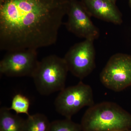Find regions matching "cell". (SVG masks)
<instances>
[{"mask_svg": "<svg viewBox=\"0 0 131 131\" xmlns=\"http://www.w3.org/2000/svg\"><path fill=\"white\" fill-rule=\"evenodd\" d=\"M69 5V0H0L1 50L54 44Z\"/></svg>", "mask_w": 131, "mask_h": 131, "instance_id": "cell-1", "label": "cell"}, {"mask_svg": "<svg viewBox=\"0 0 131 131\" xmlns=\"http://www.w3.org/2000/svg\"><path fill=\"white\" fill-rule=\"evenodd\" d=\"M82 131H125L131 129V114L111 102L94 104L86 110L80 124Z\"/></svg>", "mask_w": 131, "mask_h": 131, "instance_id": "cell-2", "label": "cell"}, {"mask_svg": "<svg viewBox=\"0 0 131 131\" xmlns=\"http://www.w3.org/2000/svg\"><path fill=\"white\" fill-rule=\"evenodd\" d=\"M68 71L63 58L50 55L39 61L32 78L39 93L47 96L65 88Z\"/></svg>", "mask_w": 131, "mask_h": 131, "instance_id": "cell-3", "label": "cell"}, {"mask_svg": "<svg viewBox=\"0 0 131 131\" xmlns=\"http://www.w3.org/2000/svg\"><path fill=\"white\" fill-rule=\"evenodd\" d=\"M94 104L92 88L81 81L60 91L54 102L57 112L66 118L70 119L83 108Z\"/></svg>", "mask_w": 131, "mask_h": 131, "instance_id": "cell-4", "label": "cell"}, {"mask_svg": "<svg viewBox=\"0 0 131 131\" xmlns=\"http://www.w3.org/2000/svg\"><path fill=\"white\" fill-rule=\"evenodd\" d=\"M101 82L115 92L123 91L131 86V56L118 53L107 61L100 74Z\"/></svg>", "mask_w": 131, "mask_h": 131, "instance_id": "cell-5", "label": "cell"}, {"mask_svg": "<svg viewBox=\"0 0 131 131\" xmlns=\"http://www.w3.org/2000/svg\"><path fill=\"white\" fill-rule=\"evenodd\" d=\"M94 40L84 39L69 49L63 58L72 74L83 80L95 68V50Z\"/></svg>", "mask_w": 131, "mask_h": 131, "instance_id": "cell-6", "label": "cell"}, {"mask_svg": "<svg viewBox=\"0 0 131 131\" xmlns=\"http://www.w3.org/2000/svg\"><path fill=\"white\" fill-rule=\"evenodd\" d=\"M39 62L36 50L7 52L0 62V72L9 77H32Z\"/></svg>", "mask_w": 131, "mask_h": 131, "instance_id": "cell-7", "label": "cell"}, {"mask_svg": "<svg viewBox=\"0 0 131 131\" xmlns=\"http://www.w3.org/2000/svg\"><path fill=\"white\" fill-rule=\"evenodd\" d=\"M69 5L65 23L67 30L78 37L95 40L99 38L100 31L91 21V16L81 1L69 0Z\"/></svg>", "mask_w": 131, "mask_h": 131, "instance_id": "cell-8", "label": "cell"}, {"mask_svg": "<svg viewBox=\"0 0 131 131\" xmlns=\"http://www.w3.org/2000/svg\"><path fill=\"white\" fill-rule=\"evenodd\" d=\"M91 16L115 25H121L122 15L116 4L109 0H81Z\"/></svg>", "mask_w": 131, "mask_h": 131, "instance_id": "cell-9", "label": "cell"}, {"mask_svg": "<svg viewBox=\"0 0 131 131\" xmlns=\"http://www.w3.org/2000/svg\"><path fill=\"white\" fill-rule=\"evenodd\" d=\"M8 107L0 110V131H24L25 119L13 114Z\"/></svg>", "mask_w": 131, "mask_h": 131, "instance_id": "cell-10", "label": "cell"}, {"mask_svg": "<svg viewBox=\"0 0 131 131\" xmlns=\"http://www.w3.org/2000/svg\"><path fill=\"white\" fill-rule=\"evenodd\" d=\"M50 124L44 114L30 115L25 119L24 131H49Z\"/></svg>", "mask_w": 131, "mask_h": 131, "instance_id": "cell-11", "label": "cell"}, {"mask_svg": "<svg viewBox=\"0 0 131 131\" xmlns=\"http://www.w3.org/2000/svg\"><path fill=\"white\" fill-rule=\"evenodd\" d=\"M30 102L27 97L22 94H16L12 99V104L10 107V110L14 111L16 114H25L27 116L30 115L29 113Z\"/></svg>", "mask_w": 131, "mask_h": 131, "instance_id": "cell-12", "label": "cell"}, {"mask_svg": "<svg viewBox=\"0 0 131 131\" xmlns=\"http://www.w3.org/2000/svg\"><path fill=\"white\" fill-rule=\"evenodd\" d=\"M49 131H82L80 124L70 119L58 120L50 122Z\"/></svg>", "mask_w": 131, "mask_h": 131, "instance_id": "cell-13", "label": "cell"}, {"mask_svg": "<svg viewBox=\"0 0 131 131\" xmlns=\"http://www.w3.org/2000/svg\"><path fill=\"white\" fill-rule=\"evenodd\" d=\"M110 1L112 2L113 3H114V4H116V2L117 0H109Z\"/></svg>", "mask_w": 131, "mask_h": 131, "instance_id": "cell-14", "label": "cell"}, {"mask_svg": "<svg viewBox=\"0 0 131 131\" xmlns=\"http://www.w3.org/2000/svg\"><path fill=\"white\" fill-rule=\"evenodd\" d=\"M129 7H130V8L131 9V0H129Z\"/></svg>", "mask_w": 131, "mask_h": 131, "instance_id": "cell-15", "label": "cell"}, {"mask_svg": "<svg viewBox=\"0 0 131 131\" xmlns=\"http://www.w3.org/2000/svg\"><path fill=\"white\" fill-rule=\"evenodd\" d=\"M121 131L115 130V131Z\"/></svg>", "mask_w": 131, "mask_h": 131, "instance_id": "cell-16", "label": "cell"}]
</instances>
